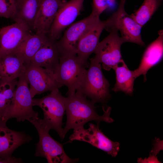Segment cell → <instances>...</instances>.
I'll use <instances>...</instances> for the list:
<instances>
[{
	"label": "cell",
	"instance_id": "cell-1",
	"mask_svg": "<svg viewBox=\"0 0 163 163\" xmlns=\"http://www.w3.org/2000/svg\"><path fill=\"white\" fill-rule=\"evenodd\" d=\"M66 97L65 108L66 121L63 128L64 137L70 129H78L84 128L85 124L91 121H94L99 124L101 121L111 123L114 120L110 117L111 110L108 107L106 109L103 107L104 113L99 115L96 113L94 102L89 100L80 92L76 91Z\"/></svg>",
	"mask_w": 163,
	"mask_h": 163
},
{
	"label": "cell",
	"instance_id": "cell-2",
	"mask_svg": "<svg viewBox=\"0 0 163 163\" xmlns=\"http://www.w3.org/2000/svg\"><path fill=\"white\" fill-rule=\"evenodd\" d=\"M50 91V94L42 98H33V104L40 107L43 111V119H37L40 126L49 131L54 130L62 140L65 138L62 125L66 112V97L61 94L59 89Z\"/></svg>",
	"mask_w": 163,
	"mask_h": 163
},
{
	"label": "cell",
	"instance_id": "cell-3",
	"mask_svg": "<svg viewBox=\"0 0 163 163\" xmlns=\"http://www.w3.org/2000/svg\"><path fill=\"white\" fill-rule=\"evenodd\" d=\"M89 65L75 52H59V64L54 74L62 86L67 87V95L75 93L78 89Z\"/></svg>",
	"mask_w": 163,
	"mask_h": 163
},
{
	"label": "cell",
	"instance_id": "cell-4",
	"mask_svg": "<svg viewBox=\"0 0 163 163\" xmlns=\"http://www.w3.org/2000/svg\"><path fill=\"white\" fill-rule=\"evenodd\" d=\"M33 99L23 73L18 78L13 101L3 114L0 122L6 123L12 118L18 122L27 120L30 122L38 118V112L33 108Z\"/></svg>",
	"mask_w": 163,
	"mask_h": 163
},
{
	"label": "cell",
	"instance_id": "cell-5",
	"mask_svg": "<svg viewBox=\"0 0 163 163\" xmlns=\"http://www.w3.org/2000/svg\"><path fill=\"white\" fill-rule=\"evenodd\" d=\"M90 62L80 85L76 90L95 103H104L110 98V84L104 77L101 64L93 58Z\"/></svg>",
	"mask_w": 163,
	"mask_h": 163
},
{
	"label": "cell",
	"instance_id": "cell-6",
	"mask_svg": "<svg viewBox=\"0 0 163 163\" xmlns=\"http://www.w3.org/2000/svg\"><path fill=\"white\" fill-rule=\"evenodd\" d=\"M126 0H121L117 10L104 21V29L109 32L113 30L119 31L124 43L131 42L144 46L141 35L142 27L126 12Z\"/></svg>",
	"mask_w": 163,
	"mask_h": 163
},
{
	"label": "cell",
	"instance_id": "cell-7",
	"mask_svg": "<svg viewBox=\"0 0 163 163\" xmlns=\"http://www.w3.org/2000/svg\"><path fill=\"white\" fill-rule=\"evenodd\" d=\"M37 118L30 122L37 129L39 138L38 142L36 144L34 156L44 157L49 163L78 162L79 159H72L67 155L63 149V144L54 139L49 134V131L40 126Z\"/></svg>",
	"mask_w": 163,
	"mask_h": 163
},
{
	"label": "cell",
	"instance_id": "cell-8",
	"mask_svg": "<svg viewBox=\"0 0 163 163\" xmlns=\"http://www.w3.org/2000/svg\"><path fill=\"white\" fill-rule=\"evenodd\" d=\"M109 34L99 42L93 57L101 65L102 68L107 71L113 69L123 59L121 51L124 43L116 30L110 31Z\"/></svg>",
	"mask_w": 163,
	"mask_h": 163
},
{
	"label": "cell",
	"instance_id": "cell-9",
	"mask_svg": "<svg viewBox=\"0 0 163 163\" xmlns=\"http://www.w3.org/2000/svg\"><path fill=\"white\" fill-rule=\"evenodd\" d=\"M87 129L84 128L74 130L69 136L68 142L78 140L87 142L103 151L113 157H116L120 150V143L114 142L105 135L97 125L89 123Z\"/></svg>",
	"mask_w": 163,
	"mask_h": 163
},
{
	"label": "cell",
	"instance_id": "cell-10",
	"mask_svg": "<svg viewBox=\"0 0 163 163\" xmlns=\"http://www.w3.org/2000/svg\"><path fill=\"white\" fill-rule=\"evenodd\" d=\"M23 74L30 85L29 89L33 98L36 94L62 87L53 72L30 62L26 64Z\"/></svg>",
	"mask_w": 163,
	"mask_h": 163
},
{
	"label": "cell",
	"instance_id": "cell-11",
	"mask_svg": "<svg viewBox=\"0 0 163 163\" xmlns=\"http://www.w3.org/2000/svg\"><path fill=\"white\" fill-rule=\"evenodd\" d=\"M85 0H70L65 2L59 9L47 35L56 41L62 33L72 24L80 14Z\"/></svg>",
	"mask_w": 163,
	"mask_h": 163
},
{
	"label": "cell",
	"instance_id": "cell-12",
	"mask_svg": "<svg viewBox=\"0 0 163 163\" xmlns=\"http://www.w3.org/2000/svg\"><path fill=\"white\" fill-rule=\"evenodd\" d=\"M31 30L25 24L15 22L0 29V58L14 53Z\"/></svg>",
	"mask_w": 163,
	"mask_h": 163
},
{
	"label": "cell",
	"instance_id": "cell-13",
	"mask_svg": "<svg viewBox=\"0 0 163 163\" xmlns=\"http://www.w3.org/2000/svg\"><path fill=\"white\" fill-rule=\"evenodd\" d=\"M99 16L92 13L85 18L68 27L62 37L56 43L59 52H72L76 53L78 41Z\"/></svg>",
	"mask_w": 163,
	"mask_h": 163
},
{
	"label": "cell",
	"instance_id": "cell-14",
	"mask_svg": "<svg viewBox=\"0 0 163 163\" xmlns=\"http://www.w3.org/2000/svg\"><path fill=\"white\" fill-rule=\"evenodd\" d=\"M104 28V21L98 18L81 37L77 43L76 53L85 63L89 64L88 60L94 53L99 42L101 35Z\"/></svg>",
	"mask_w": 163,
	"mask_h": 163
},
{
	"label": "cell",
	"instance_id": "cell-15",
	"mask_svg": "<svg viewBox=\"0 0 163 163\" xmlns=\"http://www.w3.org/2000/svg\"><path fill=\"white\" fill-rule=\"evenodd\" d=\"M64 0H40L33 30L35 33L47 36L56 14Z\"/></svg>",
	"mask_w": 163,
	"mask_h": 163
},
{
	"label": "cell",
	"instance_id": "cell-16",
	"mask_svg": "<svg viewBox=\"0 0 163 163\" xmlns=\"http://www.w3.org/2000/svg\"><path fill=\"white\" fill-rule=\"evenodd\" d=\"M158 36L145 49L138 67L133 71L135 79L141 75L144 76V81L146 80V74L151 68L158 63L163 56V30L158 32Z\"/></svg>",
	"mask_w": 163,
	"mask_h": 163
},
{
	"label": "cell",
	"instance_id": "cell-17",
	"mask_svg": "<svg viewBox=\"0 0 163 163\" xmlns=\"http://www.w3.org/2000/svg\"><path fill=\"white\" fill-rule=\"evenodd\" d=\"M31 140L25 133L11 129L6 123L0 122V157L11 156L17 148Z\"/></svg>",
	"mask_w": 163,
	"mask_h": 163
},
{
	"label": "cell",
	"instance_id": "cell-18",
	"mask_svg": "<svg viewBox=\"0 0 163 163\" xmlns=\"http://www.w3.org/2000/svg\"><path fill=\"white\" fill-rule=\"evenodd\" d=\"M59 62V52L56 41L49 38L30 62L48 69L54 74L58 67Z\"/></svg>",
	"mask_w": 163,
	"mask_h": 163
},
{
	"label": "cell",
	"instance_id": "cell-19",
	"mask_svg": "<svg viewBox=\"0 0 163 163\" xmlns=\"http://www.w3.org/2000/svg\"><path fill=\"white\" fill-rule=\"evenodd\" d=\"M40 0H15L16 10L13 18L15 22L26 25L33 30Z\"/></svg>",
	"mask_w": 163,
	"mask_h": 163
},
{
	"label": "cell",
	"instance_id": "cell-20",
	"mask_svg": "<svg viewBox=\"0 0 163 163\" xmlns=\"http://www.w3.org/2000/svg\"><path fill=\"white\" fill-rule=\"evenodd\" d=\"M27 63L13 53L0 58V78L12 80L24 72Z\"/></svg>",
	"mask_w": 163,
	"mask_h": 163
},
{
	"label": "cell",
	"instance_id": "cell-21",
	"mask_svg": "<svg viewBox=\"0 0 163 163\" xmlns=\"http://www.w3.org/2000/svg\"><path fill=\"white\" fill-rule=\"evenodd\" d=\"M48 39L47 35L36 33L32 34L30 33L14 53L25 63H29Z\"/></svg>",
	"mask_w": 163,
	"mask_h": 163
},
{
	"label": "cell",
	"instance_id": "cell-22",
	"mask_svg": "<svg viewBox=\"0 0 163 163\" xmlns=\"http://www.w3.org/2000/svg\"><path fill=\"white\" fill-rule=\"evenodd\" d=\"M113 69L115 72L116 82L112 90L115 92L122 91L132 96L136 79L133 71L129 70L123 59Z\"/></svg>",
	"mask_w": 163,
	"mask_h": 163
},
{
	"label": "cell",
	"instance_id": "cell-23",
	"mask_svg": "<svg viewBox=\"0 0 163 163\" xmlns=\"http://www.w3.org/2000/svg\"><path fill=\"white\" fill-rule=\"evenodd\" d=\"M162 0H144L139 8L131 15L142 27L152 18L161 5Z\"/></svg>",
	"mask_w": 163,
	"mask_h": 163
},
{
	"label": "cell",
	"instance_id": "cell-24",
	"mask_svg": "<svg viewBox=\"0 0 163 163\" xmlns=\"http://www.w3.org/2000/svg\"><path fill=\"white\" fill-rule=\"evenodd\" d=\"M15 10V0H0V17L13 18Z\"/></svg>",
	"mask_w": 163,
	"mask_h": 163
},
{
	"label": "cell",
	"instance_id": "cell-25",
	"mask_svg": "<svg viewBox=\"0 0 163 163\" xmlns=\"http://www.w3.org/2000/svg\"><path fill=\"white\" fill-rule=\"evenodd\" d=\"M116 0H92L91 13L99 16L106 10L113 6Z\"/></svg>",
	"mask_w": 163,
	"mask_h": 163
},
{
	"label": "cell",
	"instance_id": "cell-26",
	"mask_svg": "<svg viewBox=\"0 0 163 163\" xmlns=\"http://www.w3.org/2000/svg\"><path fill=\"white\" fill-rule=\"evenodd\" d=\"M138 163H160L156 156H149L148 158L142 159L141 158L138 159Z\"/></svg>",
	"mask_w": 163,
	"mask_h": 163
}]
</instances>
